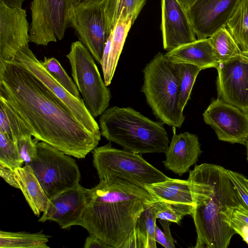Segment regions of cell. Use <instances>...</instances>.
<instances>
[{
  "mask_svg": "<svg viewBox=\"0 0 248 248\" xmlns=\"http://www.w3.org/2000/svg\"><path fill=\"white\" fill-rule=\"evenodd\" d=\"M84 248H111L95 236L90 235L86 239L84 245Z\"/></svg>",
  "mask_w": 248,
  "mask_h": 248,
  "instance_id": "39",
  "label": "cell"
},
{
  "mask_svg": "<svg viewBox=\"0 0 248 248\" xmlns=\"http://www.w3.org/2000/svg\"><path fill=\"white\" fill-rule=\"evenodd\" d=\"M227 171L244 202L248 207V188L244 180V175L230 170H227Z\"/></svg>",
  "mask_w": 248,
  "mask_h": 248,
  "instance_id": "36",
  "label": "cell"
},
{
  "mask_svg": "<svg viewBox=\"0 0 248 248\" xmlns=\"http://www.w3.org/2000/svg\"><path fill=\"white\" fill-rule=\"evenodd\" d=\"M0 132L13 139L12 133L9 125L7 115L3 106L0 104Z\"/></svg>",
  "mask_w": 248,
  "mask_h": 248,
  "instance_id": "38",
  "label": "cell"
},
{
  "mask_svg": "<svg viewBox=\"0 0 248 248\" xmlns=\"http://www.w3.org/2000/svg\"><path fill=\"white\" fill-rule=\"evenodd\" d=\"M187 10L197 0H177Z\"/></svg>",
  "mask_w": 248,
  "mask_h": 248,
  "instance_id": "42",
  "label": "cell"
},
{
  "mask_svg": "<svg viewBox=\"0 0 248 248\" xmlns=\"http://www.w3.org/2000/svg\"><path fill=\"white\" fill-rule=\"evenodd\" d=\"M146 0H101L108 32L110 34L120 16L131 18L133 23Z\"/></svg>",
  "mask_w": 248,
  "mask_h": 248,
  "instance_id": "24",
  "label": "cell"
},
{
  "mask_svg": "<svg viewBox=\"0 0 248 248\" xmlns=\"http://www.w3.org/2000/svg\"><path fill=\"white\" fill-rule=\"evenodd\" d=\"M161 10L164 49L169 51L197 40L186 10L177 0H161Z\"/></svg>",
  "mask_w": 248,
  "mask_h": 248,
  "instance_id": "17",
  "label": "cell"
},
{
  "mask_svg": "<svg viewBox=\"0 0 248 248\" xmlns=\"http://www.w3.org/2000/svg\"><path fill=\"white\" fill-rule=\"evenodd\" d=\"M25 0H0L6 5L11 7H22L23 3Z\"/></svg>",
  "mask_w": 248,
  "mask_h": 248,
  "instance_id": "41",
  "label": "cell"
},
{
  "mask_svg": "<svg viewBox=\"0 0 248 248\" xmlns=\"http://www.w3.org/2000/svg\"><path fill=\"white\" fill-rule=\"evenodd\" d=\"M0 104L5 109L14 141L15 142L17 139L23 137L31 135L16 115L12 108L1 98H0Z\"/></svg>",
  "mask_w": 248,
  "mask_h": 248,
  "instance_id": "32",
  "label": "cell"
},
{
  "mask_svg": "<svg viewBox=\"0 0 248 248\" xmlns=\"http://www.w3.org/2000/svg\"><path fill=\"white\" fill-rule=\"evenodd\" d=\"M170 61L175 63H188L202 70L217 68L218 62L209 38L197 39L168 51L165 54Z\"/></svg>",
  "mask_w": 248,
  "mask_h": 248,
  "instance_id": "19",
  "label": "cell"
},
{
  "mask_svg": "<svg viewBox=\"0 0 248 248\" xmlns=\"http://www.w3.org/2000/svg\"><path fill=\"white\" fill-rule=\"evenodd\" d=\"M30 27L25 10L0 1V67L12 62L20 49L29 46Z\"/></svg>",
  "mask_w": 248,
  "mask_h": 248,
  "instance_id": "14",
  "label": "cell"
},
{
  "mask_svg": "<svg viewBox=\"0 0 248 248\" xmlns=\"http://www.w3.org/2000/svg\"><path fill=\"white\" fill-rule=\"evenodd\" d=\"M13 61L22 65L39 80L90 132L101 136L99 126L86 108L84 100L66 90L42 65L32 50L20 49Z\"/></svg>",
  "mask_w": 248,
  "mask_h": 248,
  "instance_id": "11",
  "label": "cell"
},
{
  "mask_svg": "<svg viewBox=\"0 0 248 248\" xmlns=\"http://www.w3.org/2000/svg\"><path fill=\"white\" fill-rule=\"evenodd\" d=\"M242 51H248V0H240L226 27Z\"/></svg>",
  "mask_w": 248,
  "mask_h": 248,
  "instance_id": "26",
  "label": "cell"
},
{
  "mask_svg": "<svg viewBox=\"0 0 248 248\" xmlns=\"http://www.w3.org/2000/svg\"><path fill=\"white\" fill-rule=\"evenodd\" d=\"M50 236L42 233L0 231V248H49Z\"/></svg>",
  "mask_w": 248,
  "mask_h": 248,
  "instance_id": "25",
  "label": "cell"
},
{
  "mask_svg": "<svg viewBox=\"0 0 248 248\" xmlns=\"http://www.w3.org/2000/svg\"><path fill=\"white\" fill-rule=\"evenodd\" d=\"M78 1L90 0H77Z\"/></svg>",
  "mask_w": 248,
  "mask_h": 248,
  "instance_id": "45",
  "label": "cell"
},
{
  "mask_svg": "<svg viewBox=\"0 0 248 248\" xmlns=\"http://www.w3.org/2000/svg\"><path fill=\"white\" fill-rule=\"evenodd\" d=\"M194 206L191 216L197 232L194 248H227L236 233L230 222L236 210H247L227 170L207 163L195 165L187 179Z\"/></svg>",
  "mask_w": 248,
  "mask_h": 248,
  "instance_id": "3",
  "label": "cell"
},
{
  "mask_svg": "<svg viewBox=\"0 0 248 248\" xmlns=\"http://www.w3.org/2000/svg\"><path fill=\"white\" fill-rule=\"evenodd\" d=\"M164 232H162L158 226L156 225L155 230V239L165 248H175L174 240L173 239L170 231V223L169 221L160 219Z\"/></svg>",
  "mask_w": 248,
  "mask_h": 248,
  "instance_id": "35",
  "label": "cell"
},
{
  "mask_svg": "<svg viewBox=\"0 0 248 248\" xmlns=\"http://www.w3.org/2000/svg\"><path fill=\"white\" fill-rule=\"evenodd\" d=\"M247 148V159L248 162V140L247 141L246 144L245 145Z\"/></svg>",
  "mask_w": 248,
  "mask_h": 248,
  "instance_id": "43",
  "label": "cell"
},
{
  "mask_svg": "<svg viewBox=\"0 0 248 248\" xmlns=\"http://www.w3.org/2000/svg\"><path fill=\"white\" fill-rule=\"evenodd\" d=\"M133 24L131 18L120 16L111 31V41L107 68L103 73L104 82L107 86L111 82L126 38Z\"/></svg>",
  "mask_w": 248,
  "mask_h": 248,
  "instance_id": "23",
  "label": "cell"
},
{
  "mask_svg": "<svg viewBox=\"0 0 248 248\" xmlns=\"http://www.w3.org/2000/svg\"><path fill=\"white\" fill-rule=\"evenodd\" d=\"M204 122L215 130L219 140L246 145L248 114L219 98L213 100L203 113Z\"/></svg>",
  "mask_w": 248,
  "mask_h": 248,
  "instance_id": "13",
  "label": "cell"
},
{
  "mask_svg": "<svg viewBox=\"0 0 248 248\" xmlns=\"http://www.w3.org/2000/svg\"><path fill=\"white\" fill-rule=\"evenodd\" d=\"M86 204V188L79 184L49 199L38 221H53L64 229L78 225L82 218Z\"/></svg>",
  "mask_w": 248,
  "mask_h": 248,
  "instance_id": "16",
  "label": "cell"
},
{
  "mask_svg": "<svg viewBox=\"0 0 248 248\" xmlns=\"http://www.w3.org/2000/svg\"><path fill=\"white\" fill-rule=\"evenodd\" d=\"M0 164L15 171L22 167L23 162L19 155L14 140L0 132Z\"/></svg>",
  "mask_w": 248,
  "mask_h": 248,
  "instance_id": "31",
  "label": "cell"
},
{
  "mask_svg": "<svg viewBox=\"0 0 248 248\" xmlns=\"http://www.w3.org/2000/svg\"><path fill=\"white\" fill-rule=\"evenodd\" d=\"M240 0H197L186 12L198 39L226 27Z\"/></svg>",
  "mask_w": 248,
  "mask_h": 248,
  "instance_id": "15",
  "label": "cell"
},
{
  "mask_svg": "<svg viewBox=\"0 0 248 248\" xmlns=\"http://www.w3.org/2000/svg\"><path fill=\"white\" fill-rule=\"evenodd\" d=\"M143 72L141 91L155 116L163 124L181 127L185 117L179 108V75L175 63L159 52Z\"/></svg>",
  "mask_w": 248,
  "mask_h": 248,
  "instance_id": "5",
  "label": "cell"
},
{
  "mask_svg": "<svg viewBox=\"0 0 248 248\" xmlns=\"http://www.w3.org/2000/svg\"><path fill=\"white\" fill-rule=\"evenodd\" d=\"M99 124L101 135L108 140L135 153H165L170 143L163 123L131 108H109L100 115Z\"/></svg>",
  "mask_w": 248,
  "mask_h": 248,
  "instance_id": "4",
  "label": "cell"
},
{
  "mask_svg": "<svg viewBox=\"0 0 248 248\" xmlns=\"http://www.w3.org/2000/svg\"><path fill=\"white\" fill-rule=\"evenodd\" d=\"M230 224L235 233L239 234L248 245V211L235 210L232 216Z\"/></svg>",
  "mask_w": 248,
  "mask_h": 248,
  "instance_id": "34",
  "label": "cell"
},
{
  "mask_svg": "<svg viewBox=\"0 0 248 248\" xmlns=\"http://www.w3.org/2000/svg\"><path fill=\"white\" fill-rule=\"evenodd\" d=\"M156 219L150 205L138 217L131 235L123 248H156Z\"/></svg>",
  "mask_w": 248,
  "mask_h": 248,
  "instance_id": "22",
  "label": "cell"
},
{
  "mask_svg": "<svg viewBox=\"0 0 248 248\" xmlns=\"http://www.w3.org/2000/svg\"><path fill=\"white\" fill-rule=\"evenodd\" d=\"M208 38L218 63L226 62L242 53V50L226 27Z\"/></svg>",
  "mask_w": 248,
  "mask_h": 248,
  "instance_id": "27",
  "label": "cell"
},
{
  "mask_svg": "<svg viewBox=\"0 0 248 248\" xmlns=\"http://www.w3.org/2000/svg\"><path fill=\"white\" fill-rule=\"evenodd\" d=\"M0 98L12 108L32 136L66 155L84 158L101 140L16 61L0 67Z\"/></svg>",
  "mask_w": 248,
  "mask_h": 248,
  "instance_id": "1",
  "label": "cell"
},
{
  "mask_svg": "<svg viewBox=\"0 0 248 248\" xmlns=\"http://www.w3.org/2000/svg\"><path fill=\"white\" fill-rule=\"evenodd\" d=\"M86 191V206L78 225L111 248H123L141 213L158 200L145 188L118 177L100 180Z\"/></svg>",
  "mask_w": 248,
  "mask_h": 248,
  "instance_id": "2",
  "label": "cell"
},
{
  "mask_svg": "<svg viewBox=\"0 0 248 248\" xmlns=\"http://www.w3.org/2000/svg\"><path fill=\"white\" fill-rule=\"evenodd\" d=\"M0 176L11 186L19 189L15 171L0 164Z\"/></svg>",
  "mask_w": 248,
  "mask_h": 248,
  "instance_id": "37",
  "label": "cell"
},
{
  "mask_svg": "<svg viewBox=\"0 0 248 248\" xmlns=\"http://www.w3.org/2000/svg\"><path fill=\"white\" fill-rule=\"evenodd\" d=\"M66 57L86 108L94 118L101 115L109 106L111 94L93 57L81 41H77L71 44Z\"/></svg>",
  "mask_w": 248,
  "mask_h": 248,
  "instance_id": "7",
  "label": "cell"
},
{
  "mask_svg": "<svg viewBox=\"0 0 248 248\" xmlns=\"http://www.w3.org/2000/svg\"><path fill=\"white\" fill-rule=\"evenodd\" d=\"M37 149L35 157L28 165L49 199L79 184L80 172L70 155L41 141Z\"/></svg>",
  "mask_w": 248,
  "mask_h": 248,
  "instance_id": "8",
  "label": "cell"
},
{
  "mask_svg": "<svg viewBox=\"0 0 248 248\" xmlns=\"http://www.w3.org/2000/svg\"><path fill=\"white\" fill-rule=\"evenodd\" d=\"M112 33L111 32L105 45L102 58L101 60V65L103 73L106 71L107 65V62L109 52L110 46L111 41Z\"/></svg>",
  "mask_w": 248,
  "mask_h": 248,
  "instance_id": "40",
  "label": "cell"
},
{
  "mask_svg": "<svg viewBox=\"0 0 248 248\" xmlns=\"http://www.w3.org/2000/svg\"><path fill=\"white\" fill-rule=\"evenodd\" d=\"M173 135L162 161L165 168L182 176L189 172L190 168L198 161L202 153L197 135L185 132L176 134L173 126Z\"/></svg>",
  "mask_w": 248,
  "mask_h": 248,
  "instance_id": "18",
  "label": "cell"
},
{
  "mask_svg": "<svg viewBox=\"0 0 248 248\" xmlns=\"http://www.w3.org/2000/svg\"><path fill=\"white\" fill-rule=\"evenodd\" d=\"M174 63L179 75V108L183 111L185 106L190 99L196 78L202 69L191 64Z\"/></svg>",
  "mask_w": 248,
  "mask_h": 248,
  "instance_id": "28",
  "label": "cell"
},
{
  "mask_svg": "<svg viewBox=\"0 0 248 248\" xmlns=\"http://www.w3.org/2000/svg\"><path fill=\"white\" fill-rule=\"evenodd\" d=\"M69 25L76 30L80 41L101 65L105 45L110 35L101 0H77L70 11Z\"/></svg>",
  "mask_w": 248,
  "mask_h": 248,
  "instance_id": "10",
  "label": "cell"
},
{
  "mask_svg": "<svg viewBox=\"0 0 248 248\" xmlns=\"http://www.w3.org/2000/svg\"><path fill=\"white\" fill-rule=\"evenodd\" d=\"M93 164L100 180L121 178L143 188L170 180L146 161L140 154L112 147L110 143L93 151Z\"/></svg>",
  "mask_w": 248,
  "mask_h": 248,
  "instance_id": "6",
  "label": "cell"
},
{
  "mask_svg": "<svg viewBox=\"0 0 248 248\" xmlns=\"http://www.w3.org/2000/svg\"><path fill=\"white\" fill-rule=\"evenodd\" d=\"M156 218L166 220L179 224L183 217L191 215L193 206L176 204L156 200L151 204Z\"/></svg>",
  "mask_w": 248,
  "mask_h": 248,
  "instance_id": "29",
  "label": "cell"
},
{
  "mask_svg": "<svg viewBox=\"0 0 248 248\" xmlns=\"http://www.w3.org/2000/svg\"><path fill=\"white\" fill-rule=\"evenodd\" d=\"M145 188L159 201L194 206L192 184L188 180L171 178L162 182L147 185Z\"/></svg>",
  "mask_w": 248,
  "mask_h": 248,
  "instance_id": "20",
  "label": "cell"
},
{
  "mask_svg": "<svg viewBox=\"0 0 248 248\" xmlns=\"http://www.w3.org/2000/svg\"><path fill=\"white\" fill-rule=\"evenodd\" d=\"M15 173L19 189L33 213L37 216L44 212L49 202L31 167L28 165L16 168Z\"/></svg>",
  "mask_w": 248,
  "mask_h": 248,
  "instance_id": "21",
  "label": "cell"
},
{
  "mask_svg": "<svg viewBox=\"0 0 248 248\" xmlns=\"http://www.w3.org/2000/svg\"><path fill=\"white\" fill-rule=\"evenodd\" d=\"M77 0H32L30 42L47 46L63 39L69 26L71 10Z\"/></svg>",
  "mask_w": 248,
  "mask_h": 248,
  "instance_id": "9",
  "label": "cell"
},
{
  "mask_svg": "<svg viewBox=\"0 0 248 248\" xmlns=\"http://www.w3.org/2000/svg\"><path fill=\"white\" fill-rule=\"evenodd\" d=\"M32 135H28L17 139L16 141L17 149L22 161L25 165H29L37 155L36 139L31 138Z\"/></svg>",
  "mask_w": 248,
  "mask_h": 248,
  "instance_id": "33",
  "label": "cell"
},
{
  "mask_svg": "<svg viewBox=\"0 0 248 248\" xmlns=\"http://www.w3.org/2000/svg\"><path fill=\"white\" fill-rule=\"evenodd\" d=\"M216 68L218 98L248 114V51Z\"/></svg>",
  "mask_w": 248,
  "mask_h": 248,
  "instance_id": "12",
  "label": "cell"
},
{
  "mask_svg": "<svg viewBox=\"0 0 248 248\" xmlns=\"http://www.w3.org/2000/svg\"><path fill=\"white\" fill-rule=\"evenodd\" d=\"M42 65L51 76L74 96L80 98L78 88L64 70L60 62L54 57H45Z\"/></svg>",
  "mask_w": 248,
  "mask_h": 248,
  "instance_id": "30",
  "label": "cell"
},
{
  "mask_svg": "<svg viewBox=\"0 0 248 248\" xmlns=\"http://www.w3.org/2000/svg\"><path fill=\"white\" fill-rule=\"evenodd\" d=\"M244 182L247 186V187L248 188V179L246 177V176H244Z\"/></svg>",
  "mask_w": 248,
  "mask_h": 248,
  "instance_id": "44",
  "label": "cell"
}]
</instances>
